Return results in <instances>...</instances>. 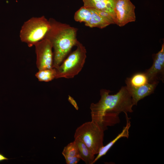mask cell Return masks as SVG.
Returning a JSON list of instances; mask_svg holds the SVG:
<instances>
[{
    "mask_svg": "<svg viewBox=\"0 0 164 164\" xmlns=\"http://www.w3.org/2000/svg\"><path fill=\"white\" fill-rule=\"evenodd\" d=\"M110 92L108 90H101L100 100L97 103H92L90 106L91 120L104 131L108 126H114L120 122L121 113L133 112L134 105L126 86L122 87L115 94L111 95Z\"/></svg>",
    "mask_w": 164,
    "mask_h": 164,
    "instance_id": "cell-1",
    "label": "cell"
},
{
    "mask_svg": "<svg viewBox=\"0 0 164 164\" xmlns=\"http://www.w3.org/2000/svg\"><path fill=\"white\" fill-rule=\"evenodd\" d=\"M50 28L44 39L51 43L53 51V68H57L65 59L71 49L76 46L77 28L61 22L52 18L49 20Z\"/></svg>",
    "mask_w": 164,
    "mask_h": 164,
    "instance_id": "cell-2",
    "label": "cell"
},
{
    "mask_svg": "<svg viewBox=\"0 0 164 164\" xmlns=\"http://www.w3.org/2000/svg\"><path fill=\"white\" fill-rule=\"evenodd\" d=\"M50 27L49 20L45 16L32 17L22 26L19 33L20 40L31 47L44 39Z\"/></svg>",
    "mask_w": 164,
    "mask_h": 164,
    "instance_id": "cell-3",
    "label": "cell"
},
{
    "mask_svg": "<svg viewBox=\"0 0 164 164\" xmlns=\"http://www.w3.org/2000/svg\"><path fill=\"white\" fill-rule=\"evenodd\" d=\"M76 50L56 68V79H70L77 75L82 70L87 57L85 46L78 41Z\"/></svg>",
    "mask_w": 164,
    "mask_h": 164,
    "instance_id": "cell-4",
    "label": "cell"
},
{
    "mask_svg": "<svg viewBox=\"0 0 164 164\" xmlns=\"http://www.w3.org/2000/svg\"><path fill=\"white\" fill-rule=\"evenodd\" d=\"M104 132L101 126L91 120L78 127L75 132L74 138L84 143L95 155L104 146Z\"/></svg>",
    "mask_w": 164,
    "mask_h": 164,
    "instance_id": "cell-5",
    "label": "cell"
},
{
    "mask_svg": "<svg viewBox=\"0 0 164 164\" xmlns=\"http://www.w3.org/2000/svg\"><path fill=\"white\" fill-rule=\"evenodd\" d=\"M74 18L75 21L83 22L85 26L90 28L102 29L112 24L100 14L98 10L84 6L75 12Z\"/></svg>",
    "mask_w": 164,
    "mask_h": 164,
    "instance_id": "cell-6",
    "label": "cell"
},
{
    "mask_svg": "<svg viewBox=\"0 0 164 164\" xmlns=\"http://www.w3.org/2000/svg\"><path fill=\"white\" fill-rule=\"evenodd\" d=\"M36 54V65L38 69L53 68V53L52 44L49 40L44 39L35 45Z\"/></svg>",
    "mask_w": 164,
    "mask_h": 164,
    "instance_id": "cell-7",
    "label": "cell"
},
{
    "mask_svg": "<svg viewBox=\"0 0 164 164\" xmlns=\"http://www.w3.org/2000/svg\"><path fill=\"white\" fill-rule=\"evenodd\" d=\"M135 8L130 0H117L114 10L115 24L122 27L135 21Z\"/></svg>",
    "mask_w": 164,
    "mask_h": 164,
    "instance_id": "cell-8",
    "label": "cell"
},
{
    "mask_svg": "<svg viewBox=\"0 0 164 164\" xmlns=\"http://www.w3.org/2000/svg\"><path fill=\"white\" fill-rule=\"evenodd\" d=\"M153 63L152 66L145 72L148 78L149 82H163L164 78V43L161 50L153 55Z\"/></svg>",
    "mask_w": 164,
    "mask_h": 164,
    "instance_id": "cell-9",
    "label": "cell"
},
{
    "mask_svg": "<svg viewBox=\"0 0 164 164\" xmlns=\"http://www.w3.org/2000/svg\"><path fill=\"white\" fill-rule=\"evenodd\" d=\"M159 82L148 83L137 87H126L129 93L134 105L145 97L153 93Z\"/></svg>",
    "mask_w": 164,
    "mask_h": 164,
    "instance_id": "cell-10",
    "label": "cell"
},
{
    "mask_svg": "<svg viewBox=\"0 0 164 164\" xmlns=\"http://www.w3.org/2000/svg\"><path fill=\"white\" fill-rule=\"evenodd\" d=\"M117 0H83L84 6L104 12L110 14L115 23L114 8Z\"/></svg>",
    "mask_w": 164,
    "mask_h": 164,
    "instance_id": "cell-11",
    "label": "cell"
},
{
    "mask_svg": "<svg viewBox=\"0 0 164 164\" xmlns=\"http://www.w3.org/2000/svg\"><path fill=\"white\" fill-rule=\"evenodd\" d=\"M126 123L124 127L122 132L119 133L114 139L108 143L106 145L103 146L100 149L97 156L95 157L93 163L96 162L100 158L105 155L119 139L122 138H128L129 137V129L131 127L130 118L128 117V113H125Z\"/></svg>",
    "mask_w": 164,
    "mask_h": 164,
    "instance_id": "cell-12",
    "label": "cell"
},
{
    "mask_svg": "<svg viewBox=\"0 0 164 164\" xmlns=\"http://www.w3.org/2000/svg\"><path fill=\"white\" fill-rule=\"evenodd\" d=\"M74 142L77 148L81 159L86 164H94L95 155L79 139H74Z\"/></svg>",
    "mask_w": 164,
    "mask_h": 164,
    "instance_id": "cell-13",
    "label": "cell"
},
{
    "mask_svg": "<svg viewBox=\"0 0 164 164\" xmlns=\"http://www.w3.org/2000/svg\"><path fill=\"white\" fill-rule=\"evenodd\" d=\"M148 83H149L148 78L145 72L136 73L125 80L126 86L128 87H137Z\"/></svg>",
    "mask_w": 164,
    "mask_h": 164,
    "instance_id": "cell-14",
    "label": "cell"
},
{
    "mask_svg": "<svg viewBox=\"0 0 164 164\" xmlns=\"http://www.w3.org/2000/svg\"><path fill=\"white\" fill-rule=\"evenodd\" d=\"M56 69L54 68L39 70L35 74L38 80L41 82H48L56 79Z\"/></svg>",
    "mask_w": 164,
    "mask_h": 164,
    "instance_id": "cell-15",
    "label": "cell"
},
{
    "mask_svg": "<svg viewBox=\"0 0 164 164\" xmlns=\"http://www.w3.org/2000/svg\"><path fill=\"white\" fill-rule=\"evenodd\" d=\"M62 154L63 156L80 158L77 148L74 141L69 143L64 147Z\"/></svg>",
    "mask_w": 164,
    "mask_h": 164,
    "instance_id": "cell-16",
    "label": "cell"
},
{
    "mask_svg": "<svg viewBox=\"0 0 164 164\" xmlns=\"http://www.w3.org/2000/svg\"><path fill=\"white\" fill-rule=\"evenodd\" d=\"M63 156L67 164H77L81 160L80 158L77 157H71L66 155H64Z\"/></svg>",
    "mask_w": 164,
    "mask_h": 164,
    "instance_id": "cell-17",
    "label": "cell"
},
{
    "mask_svg": "<svg viewBox=\"0 0 164 164\" xmlns=\"http://www.w3.org/2000/svg\"><path fill=\"white\" fill-rule=\"evenodd\" d=\"M68 101L71 103L72 105L75 108L76 110L78 109V107L77 105V103L70 96L69 97Z\"/></svg>",
    "mask_w": 164,
    "mask_h": 164,
    "instance_id": "cell-18",
    "label": "cell"
},
{
    "mask_svg": "<svg viewBox=\"0 0 164 164\" xmlns=\"http://www.w3.org/2000/svg\"><path fill=\"white\" fill-rule=\"evenodd\" d=\"M9 159L5 157L3 154L0 153V162Z\"/></svg>",
    "mask_w": 164,
    "mask_h": 164,
    "instance_id": "cell-19",
    "label": "cell"
}]
</instances>
